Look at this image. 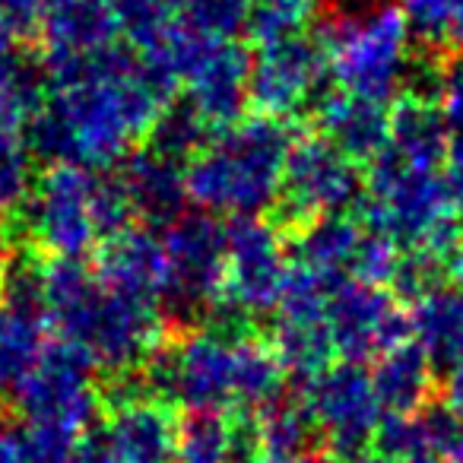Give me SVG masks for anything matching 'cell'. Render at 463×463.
I'll use <instances>...</instances> for the list:
<instances>
[{
    "instance_id": "6da1fadb",
    "label": "cell",
    "mask_w": 463,
    "mask_h": 463,
    "mask_svg": "<svg viewBox=\"0 0 463 463\" xmlns=\"http://www.w3.org/2000/svg\"><path fill=\"white\" fill-rule=\"evenodd\" d=\"M45 77L54 92L26 128V140L48 165H118L149 140L172 102L143 71L140 54L121 45L86 58H45Z\"/></svg>"
},
{
    "instance_id": "7a4b0ae2",
    "label": "cell",
    "mask_w": 463,
    "mask_h": 463,
    "mask_svg": "<svg viewBox=\"0 0 463 463\" xmlns=\"http://www.w3.org/2000/svg\"><path fill=\"white\" fill-rule=\"evenodd\" d=\"M159 302L115 292L83 260H52L45 267V321L61 343L80 349L99 372H140L162 346Z\"/></svg>"
},
{
    "instance_id": "3957f363",
    "label": "cell",
    "mask_w": 463,
    "mask_h": 463,
    "mask_svg": "<svg viewBox=\"0 0 463 463\" xmlns=\"http://www.w3.org/2000/svg\"><path fill=\"white\" fill-rule=\"evenodd\" d=\"M296 137L286 118L254 115L219 130L187 162L191 203L213 216H264L283 200V181Z\"/></svg>"
},
{
    "instance_id": "277c9868",
    "label": "cell",
    "mask_w": 463,
    "mask_h": 463,
    "mask_svg": "<svg viewBox=\"0 0 463 463\" xmlns=\"http://www.w3.org/2000/svg\"><path fill=\"white\" fill-rule=\"evenodd\" d=\"M330 77L343 92L387 102L406 86L412 71L410 26L391 4L362 14H343L321 29Z\"/></svg>"
},
{
    "instance_id": "5b68a950",
    "label": "cell",
    "mask_w": 463,
    "mask_h": 463,
    "mask_svg": "<svg viewBox=\"0 0 463 463\" xmlns=\"http://www.w3.org/2000/svg\"><path fill=\"white\" fill-rule=\"evenodd\" d=\"M239 340L216 327L194 330L178 343H162L140 368L149 397L175 400L187 412H222L235 406Z\"/></svg>"
},
{
    "instance_id": "8992f818",
    "label": "cell",
    "mask_w": 463,
    "mask_h": 463,
    "mask_svg": "<svg viewBox=\"0 0 463 463\" xmlns=\"http://www.w3.org/2000/svg\"><path fill=\"white\" fill-rule=\"evenodd\" d=\"M365 213L368 229L387 235L406 251L429 245L438 232L454 222V206L441 175L412 168L391 153H381L368 168Z\"/></svg>"
},
{
    "instance_id": "52a82bcc",
    "label": "cell",
    "mask_w": 463,
    "mask_h": 463,
    "mask_svg": "<svg viewBox=\"0 0 463 463\" xmlns=\"http://www.w3.org/2000/svg\"><path fill=\"white\" fill-rule=\"evenodd\" d=\"M162 311L175 324L210 317L225 298V225L213 213H184L162 232Z\"/></svg>"
},
{
    "instance_id": "ba28073f",
    "label": "cell",
    "mask_w": 463,
    "mask_h": 463,
    "mask_svg": "<svg viewBox=\"0 0 463 463\" xmlns=\"http://www.w3.org/2000/svg\"><path fill=\"white\" fill-rule=\"evenodd\" d=\"M92 362L67 343L45 346L33 372L16 384L14 403L23 425L80 441L96 425L99 391Z\"/></svg>"
},
{
    "instance_id": "9c48e42d",
    "label": "cell",
    "mask_w": 463,
    "mask_h": 463,
    "mask_svg": "<svg viewBox=\"0 0 463 463\" xmlns=\"http://www.w3.org/2000/svg\"><path fill=\"white\" fill-rule=\"evenodd\" d=\"M99 172L86 165H52L23 206L26 235L52 260H83L102 241L96 219Z\"/></svg>"
},
{
    "instance_id": "30bf717a",
    "label": "cell",
    "mask_w": 463,
    "mask_h": 463,
    "mask_svg": "<svg viewBox=\"0 0 463 463\" xmlns=\"http://www.w3.org/2000/svg\"><path fill=\"white\" fill-rule=\"evenodd\" d=\"M292 277V248L283 229L264 216L225 222V298L248 321L277 311Z\"/></svg>"
},
{
    "instance_id": "8fae6325",
    "label": "cell",
    "mask_w": 463,
    "mask_h": 463,
    "mask_svg": "<svg viewBox=\"0 0 463 463\" xmlns=\"http://www.w3.org/2000/svg\"><path fill=\"white\" fill-rule=\"evenodd\" d=\"M302 393L315 412L317 431L330 457L353 463L378 438L384 406L374 391L372 372H365L359 362L327 365L321 374L305 381Z\"/></svg>"
},
{
    "instance_id": "7c38bea8",
    "label": "cell",
    "mask_w": 463,
    "mask_h": 463,
    "mask_svg": "<svg viewBox=\"0 0 463 463\" xmlns=\"http://www.w3.org/2000/svg\"><path fill=\"white\" fill-rule=\"evenodd\" d=\"M365 191L368 178L359 172V162L317 134L302 137L292 146L279 203L305 225L321 216H343L365 200Z\"/></svg>"
},
{
    "instance_id": "4fadbf2b",
    "label": "cell",
    "mask_w": 463,
    "mask_h": 463,
    "mask_svg": "<svg viewBox=\"0 0 463 463\" xmlns=\"http://www.w3.org/2000/svg\"><path fill=\"white\" fill-rule=\"evenodd\" d=\"M178 422L168 406L137 391L118 397L111 416L92 425L77 448V463H175Z\"/></svg>"
},
{
    "instance_id": "5bb4252c",
    "label": "cell",
    "mask_w": 463,
    "mask_h": 463,
    "mask_svg": "<svg viewBox=\"0 0 463 463\" xmlns=\"http://www.w3.org/2000/svg\"><path fill=\"white\" fill-rule=\"evenodd\" d=\"M327 327L334 349L343 362L381 359L410 336V315L400 311L384 286H368L359 279L334 286L327 298Z\"/></svg>"
},
{
    "instance_id": "9a60e30c",
    "label": "cell",
    "mask_w": 463,
    "mask_h": 463,
    "mask_svg": "<svg viewBox=\"0 0 463 463\" xmlns=\"http://www.w3.org/2000/svg\"><path fill=\"white\" fill-rule=\"evenodd\" d=\"M330 289L324 279L298 270L292 264V277L283 298L277 305V321H273V343L279 362L289 374L311 381L330 365L336 355L334 340L327 327V298Z\"/></svg>"
},
{
    "instance_id": "2e32d148",
    "label": "cell",
    "mask_w": 463,
    "mask_h": 463,
    "mask_svg": "<svg viewBox=\"0 0 463 463\" xmlns=\"http://www.w3.org/2000/svg\"><path fill=\"white\" fill-rule=\"evenodd\" d=\"M327 77L330 58L321 35H296L260 45V52L251 58V102L260 115L292 118L317 96Z\"/></svg>"
},
{
    "instance_id": "e0dca14e",
    "label": "cell",
    "mask_w": 463,
    "mask_h": 463,
    "mask_svg": "<svg viewBox=\"0 0 463 463\" xmlns=\"http://www.w3.org/2000/svg\"><path fill=\"white\" fill-rule=\"evenodd\" d=\"M181 86L213 130L232 128L241 121L245 102H251V54L239 42L200 33Z\"/></svg>"
},
{
    "instance_id": "ac0fdd59",
    "label": "cell",
    "mask_w": 463,
    "mask_h": 463,
    "mask_svg": "<svg viewBox=\"0 0 463 463\" xmlns=\"http://www.w3.org/2000/svg\"><path fill=\"white\" fill-rule=\"evenodd\" d=\"M121 184L134 206V216L143 225H172L181 219L191 203V187H187L184 162H175L156 149H137L121 162Z\"/></svg>"
},
{
    "instance_id": "d6986e66",
    "label": "cell",
    "mask_w": 463,
    "mask_h": 463,
    "mask_svg": "<svg viewBox=\"0 0 463 463\" xmlns=\"http://www.w3.org/2000/svg\"><path fill=\"white\" fill-rule=\"evenodd\" d=\"M96 273L109 289L162 305V289H165L162 235H156L149 225H130L105 239Z\"/></svg>"
},
{
    "instance_id": "ffe728a7",
    "label": "cell",
    "mask_w": 463,
    "mask_h": 463,
    "mask_svg": "<svg viewBox=\"0 0 463 463\" xmlns=\"http://www.w3.org/2000/svg\"><path fill=\"white\" fill-rule=\"evenodd\" d=\"M368 229L353 216H321L298 229L292 241V264L327 286H340L355 277Z\"/></svg>"
},
{
    "instance_id": "44dd1931",
    "label": "cell",
    "mask_w": 463,
    "mask_h": 463,
    "mask_svg": "<svg viewBox=\"0 0 463 463\" xmlns=\"http://www.w3.org/2000/svg\"><path fill=\"white\" fill-rule=\"evenodd\" d=\"M45 58H86L118 45V14L109 0H48L42 20Z\"/></svg>"
},
{
    "instance_id": "7402d4cb",
    "label": "cell",
    "mask_w": 463,
    "mask_h": 463,
    "mask_svg": "<svg viewBox=\"0 0 463 463\" xmlns=\"http://www.w3.org/2000/svg\"><path fill=\"white\" fill-rule=\"evenodd\" d=\"M317 128L355 162H374L391 140V111L384 102L336 90L317 105Z\"/></svg>"
},
{
    "instance_id": "603a6c76",
    "label": "cell",
    "mask_w": 463,
    "mask_h": 463,
    "mask_svg": "<svg viewBox=\"0 0 463 463\" xmlns=\"http://www.w3.org/2000/svg\"><path fill=\"white\" fill-rule=\"evenodd\" d=\"M410 336L435 372L448 374L463 362V283H438L412 298Z\"/></svg>"
},
{
    "instance_id": "cb8c5ba5",
    "label": "cell",
    "mask_w": 463,
    "mask_h": 463,
    "mask_svg": "<svg viewBox=\"0 0 463 463\" xmlns=\"http://www.w3.org/2000/svg\"><path fill=\"white\" fill-rule=\"evenodd\" d=\"M384 153L412 168H429V172H438V165L448 162L450 128L444 124L441 111L431 99L403 96L393 105L391 140H387Z\"/></svg>"
},
{
    "instance_id": "d4e9b609",
    "label": "cell",
    "mask_w": 463,
    "mask_h": 463,
    "mask_svg": "<svg viewBox=\"0 0 463 463\" xmlns=\"http://www.w3.org/2000/svg\"><path fill=\"white\" fill-rule=\"evenodd\" d=\"M431 374L435 368L416 343H400L391 353L381 355L372 381L384 412L403 416V412L425 410V400L431 393Z\"/></svg>"
},
{
    "instance_id": "484cf974",
    "label": "cell",
    "mask_w": 463,
    "mask_h": 463,
    "mask_svg": "<svg viewBox=\"0 0 463 463\" xmlns=\"http://www.w3.org/2000/svg\"><path fill=\"white\" fill-rule=\"evenodd\" d=\"M254 422H258L267 460L305 457L311 450V441L321 435L305 393H279L273 403L254 412Z\"/></svg>"
},
{
    "instance_id": "4316f807",
    "label": "cell",
    "mask_w": 463,
    "mask_h": 463,
    "mask_svg": "<svg viewBox=\"0 0 463 463\" xmlns=\"http://www.w3.org/2000/svg\"><path fill=\"white\" fill-rule=\"evenodd\" d=\"M42 315L0 305V393L16 391L23 378L33 372L42 346Z\"/></svg>"
},
{
    "instance_id": "83f0119b",
    "label": "cell",
    "mask_w": 463,
    "mask_h": 463,
    "mask_svg": "<svg viewBox=\"0 0 463 463\" xmlns=\"http://www.w3.org/2000/svg\"><path fill=\"white\" fill-rule=\"evenodd\" d=\"M210 124L200 118V111L191 102H168L162 109L159 121L149 130V149L168 156L175 162H191L210 143Z\"/></svg>"
},
{
    "instance_id": "f1b7e54d",
    "label": "cell",
    "mask_w": 463,
    "mask_h": 463,
    "mask_svg": "<svg viewBox=\"0 0 463 463\" xmlns=\"http://www.w3.org/2000/svg\"><path fill=\"white\" fill-rule=\"evenodd\" d=\"M235 419L222 412H187L178 422L175 463H232Z\"/></svg>"
},
{
    "instance_id": "f546056e",
    "label": "cell",
    "mask_w": 463,
    "mask_h": 463,
    "mask_svg": "<svg viewBox=\"0 0 463 463\" xmlns=\"http://www.w3.org/2000/svg\"><path fill=\"white\" fill-rule=\"evenodd\" d=\"M315 14L317 0H251L245 29L258 45H273V42L305 35Z\"/></svg>"
},
{
    "instance_id": "4dcf8cb0",
    "label": "cell",
    "mask_w": 463,
    "mask_h": 463,
    "mask_svg": "<svg viewBox=\"0 0 463 463\" xmlns=\"http://www.w3.org/2000/svg\"><path fill=\"white\" fill-rule=\"evenodd\" d=\"M33 146L23 130L0 128V216L23 210L35 191Z\"/></svg>"
},
{
    "instance_id": "1f68e13d",
    "label": "cell",
    "mask_w": 463,
    "mask_h": 463,
    "mask_svg": "<svg viewBox=\"0 0 463 463\" xmlns=\"http://www.w3.org/2000/svg\"><path fill=\"white\" fill-rule=\"evenodd\" d=\"M410 35H416L425 48H441L454 39V26L463 14V0H400Z\"/></svg>"
},
{
    "instance_id": "d6a6232c",
    "label": "cell",
    "mask_w": 463,
    "mask_h": 463,
    "mask_svg": "<svg viewBox=\"0 0 463 463\" xmlns=\"http://www.w3.org/2000/svg\"><path fill=\"white\" fill-rule=\"evenodd\" d=\"M109 4L118 14L121 33H128L134 45H143L168 23V7L162 0H109Z\"/></svg>"
},
{
    "instance_id": "836d02e7",
    "label": "cell",
    "mask_w": 463,
    "mask_h": 463,
    "mask_svg": "<svg viewBox=\"0 0 463 463\" xmlns=\"http://www.w3.org/2000/svg\"><path fill=\"white\" fill-rule=\"evenodd\" d=\"M435 105L441 111L444 124L450 128V134H457L463 140V61L441 67V80H438Z\"/></svg>"
},
{
    "instance_id": "e575fe53",
    "label": "cell",
    "mask_w": 463,
    "mask_h": 463,
    "mask_svg": "<svg viewBox=\"0 0 463 463\" xmlns=\"http://www.w3.org/2000/svg\"><path fill=\"white\" fill-rule=\"evenodd\" d=\"M48 0H0V29L14 39L39 33L45 20Z\"/></svg>"
},
{
    "instance_id": "d590c367",
    "label": "cell",
    "mask_w": 463,
    "mask_h": 463,
    "mask_svg": "<svg viewBox=\"0 0 463 463\" xmlns=\"http://www.w3.org/2000/svg\"><path fill=\"white\" fill-rule=\"evenodd\" d=\"M0 463H39L26 425H0Z\"/></svg>"
},
{
    "instance_id": "8d00e7d4",
    "label": "cell",
    "mask_w": 463,
    "mask_h": 463,
    "mask_svg": "<svg viewBox=\"0 0 463 463\" xmlns=\"http://www.w3.org/2000/svg\"><path fill=\"white\" fill-rule=\"evenodd\" d=\"M444 187H448L450 206H454V216L463 219V140L457 146H450L448 162H444Z\"/></svg>"
},
{
    "instance_id": "74e56055",
    "label": "cell",
    "mask_w": 463,
    "mask_h": 463,
    "mask_svg": "<svg viewBox=\"0 0 463 463\" xmlns=\"http://www.w3.org/2000/svg\"><path fill=\"white\" fill-rule=\"evenodd\" d=\"M29 67V58L23 54L20 39H14L10 33L0 29V86H7L10 80H16Z\"/></svg>"
},
{
    "instance_id": "f35d334b",
    "label": "cell",
    "mask_w": 463,
    "mask_h": 463,
    "mask_svg": "<svg viewBox=\"0 0 463 463\" xmlns=\"http://www.w3.org/2000/svg\"><path fill=\"white\" fill-rule=\"evenodd\" d=\"M444 403L463 419V362H457V365L444 374Z\"/></svg>"
},
{
    "instance_id": "ab89813d",
    "label": "cell",
    "mask_w": 463,
    "mask_h": 463,
    "mask_svg": "<svg viewBox=\"0 0 463 463\" xmlns=\"http://www.w3.org/2000/svg\"><path fill=\"white\" fill-rule=\"evenodd\" d=\"M10 260H14V254H10V229H7V222H4V216H0V279L7 273Z\"/></svg>"
},
{
    "instance_id": "60d3db41",
    "label": "cell",
    "mask_w": 463,
    "mask_h": 463,
    "mask_svg": "<svg viewBox=\"0 0 463 463\" xmlns=\"http://www.w3.org/2000/svg\"><path fill=\"white\" fill-rule=\"evenodd\" d=\"M346 14H362V10H374V7H384L387 0H340Z\"/></svg>"
},
{
    "instance_id": "b9f144b4",
    "label": "cell",
    "mask_w": 463,
    "mask_h": 463,
    "mask_svg": "<svg viewBox=\"0 0 463 463\" xmlns=\"http://www.w3.org/2000/svg\"><path fill=\"white\" fill-rule=\"evenodd\" d=\"M450 279H454V283H463V245L454 258V267H450Z\"/></svg>"
},
{
    "instance_id": "7bdbcfd3",
    "label": "cell",
    "mask_w": 463,
    "mask_h": 463,
    "mask_svg": "<svg viewBox=\"0 0 463 463\" xmlns=\"http://www.w3.org/2000/svg\"><path fill=\"white\" fill-rule=\"evenodd\" d=\"M353 463H400V460H393V457H387V454H362L359 460H353Z\"/></svg>"
},
{
    "instance_id": "ee69618b",
    "label": "cell",
    "mask_w": 463,
    "mask_h": 463,
    "mask_svg": "<svg viewBox=\"0 0 463 463\" xmlns=\"http://www.w3.org/2000/svg\"><path fill=\"white\" fill-rule=\"evenodd\" d=\"M267 463H324L321 457L315 454H305V457H289V460H267Z\"/></svg>"
},
{
    "instance_id": "f6af8a7d",
    "label": "cell",
    "mask_w": 463,
    "mask_h": 463,
    "mask_svg": "<svg viewBox=\"0 0 463 463\" xmlns=\"http://www.w3.org/2000/svg\"><path fill=\"white\" fill-rule=\"evenodd\" d=\"M450 42H457V45L463 48V14H460V20H457V26H454V39Z\"/></svg>"
},
{
    "instance_id": "bcb514c9",
    "label": "cell",
    "mask_w": 463,
    "mask_h": 463,
    "mask_svg": "<svg viewBox=\"0 0 463 463\" xmlns=\"http://www.w3.org/2000/svg\"><path fill=\"white\" fill-rule=\"evenodd\" d=\"M448 463H463V450H457V454L454 457H450V460Z\"/></svg>"
},
{
    "instance_id": "7dc6e473",
    "label": "cell",
    "mask_w": 463,
    "mask_h": 463,
    "mask_svg": "<svg viewBox=\"0 0 463 463\" xmlns=\"http://www.w3.org/2000/svg\"><path fill=\"white\" fill-rule=\"evenodd\" d=\"M410 463H438L435 457H422V460H410Z\"/></svg>"
}]
</instances>
